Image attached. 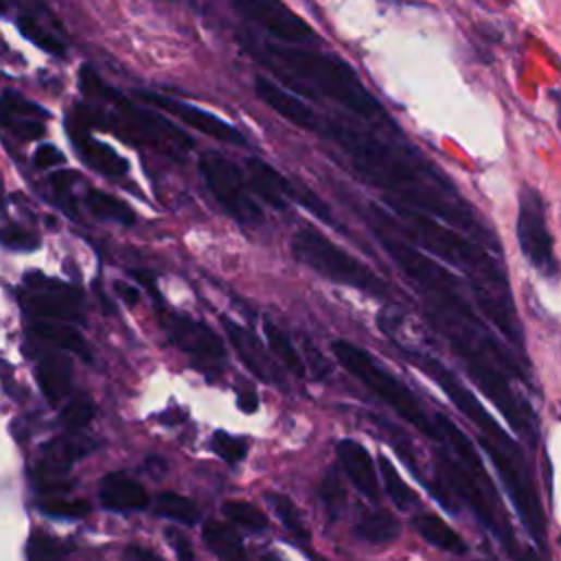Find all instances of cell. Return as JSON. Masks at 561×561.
<instances>
[{
  "label": "cell",
  "instance_id": "obj_1",
  "mask_svg": "<svg viewBox=\"0 0 561 561\" xmlns=\"http://www.w3.org/2000/svg\"><path fill=\"white\" fill-rule=\"evenodd\" d=\"M336 141L353 167L389 196L402 198L408 209L435 216L465 233L478 244L500 251L496 235L485 229L476 214L461 200L454 184L422 158H411L402 149L378 141L373 134L344 127L333 121H316V130Z\"/></svg>",
  "mask_w": 561,
  "mask_h": 561
},
{
  "label": "cell",
  "instance_id": "obj_2",
  "mask_svg": "<svg viewBox=\"0 0 561 561\" xmlns=\"http://www.w3.org/2000/svg\"><path fill=\"white\" fill-rule=\"evenodd\" d=\"M391 207L402 218L404 229L411 237H415L428 251L439 255L443 261L454 264L461 272L469 277L472 290L485 316L500 329L504 338H509V342L522 349L524 342L515 320V312L509 301L511 296L504 270L478 244H472L469 240L456 235V231L439 227V222H435L426 214L400 207L398 203H391Z\"/></svg>",
  "mask_w": 561,
  "mask_h": 561
},
{
  "label": "cell",
  "instance_id": "obj_3",
  "mask_svg": "<svg viewBox=\"0 0 561 561\" xmlns=\"http://www.w3.org/2000/svg\"><path fill=\"white\" fill-rule=\"evenodd\" d=\"M268 56L285 71L298 75L301 80L312 84L320 95L344 106L359 119L391 123L389 114L382 110L378 99L362 86L355 71L340 58L307 51L301 47H268Z\"/></svg>",
  "mask_w": 561,
  "mask_h": 561
},
{
  "label": "cell",
  "instance_id": "obj_4",
  "mask_svg": "<svg viewBox=\"0 0 561 561\" xmlns=\"http://www.w3.org/2000/svg\"><path fill=\"white\" fill-rule=\"evenodd\" d=\"M331 349L338 362L351 373V376L359 380L373 395H378L385 404H389L404 422L415 426L428 439L443 441L437 424H432L426 417L417 398L404 385H400L391 373L385 370L368 353H364L359 346L344 340H336Z\"/></svg>",
  "mask_w": 561,
  "mask_h": 561
},
{
  "label": "cell",
  "instance_id": "obj_5",
  "mask_svg": "<svg viewBox=\"0 0 561 561\" xmlns=\"http://www.w3.org/2000/svg\"><path fill=\"white\" fill-rule=\"evenodd\" d=\"M292 253L301 264H305L307 268L316 270L333 283L351 285L355 290L376 296L389 294L387 283L376 272L314 229H303L294 235Z\"/></svg>",
  "mask_w": 561,
  "mask_h": 561
},
{
  "label": "cell",
  "instance_id": "obj_6",
  "mask_svg": "<svg viewBox=\"0 0 561 561\" xmlns=\"http://www.w3.org/2000/svg\"><path fill=\"white\" fill-rule=\"evenodd\" d=\"M480 446L485 448V452L491 459V463L496 465L502 483L507 485L509 496H511L522 522L526 524L528 533L533 535V539L539 546H546V520L541 513L537 491L520 461L522 459L520 452H513V456H511L509 450H502L498 441H491L487 437H480Z\"/></svg>",
  "mask_w": 561,
  "mask_h": 561
},
{
  "label": "cell",
  "instance_id": "obj_7",
  "mask_svg": "<svg viewBox=\"0 0 561 561\" xmlns=\"http://www.w3.org/2000/svg\"><path fill=\"white\" fill-rule=\"evenodd\" d=\"M200 171L209 184L216 200L242 224H259L264 220L261 209L251 198L242 171L222 154H205L200 158Z\"/></svg>",
  "mask_w": 561,
  "mask_h": 561
},
{
  "label": "cell",
  "instance_id": "obj_8",
  "mask_svg": "<svg viewBox=\"0 0 561 561\" xmlns=\"http://www.w3.org/2000/svg\"><path fill=\"white\" fill-rule=\"evenodd\" d=\"M158 320L180 351L192 355L205 368H220L227 362V346L214 329H209L205 322L167 309L162 301H158Z\"/></svg>",
  "mask_w": 561,
  "mask_h": 561
},
{
  "label": "cell",
  "instance_id": "obj_9",
  "mask_svg": "<svg viewBox=\"0 0 561 561\" xmlns=\"http://www.w3.org/2000/svg\"><path fill=\"white\" fill-rule=\"evenodd\" d=\"M411 355V359L426 373V376L430 380H435L441 391L454 402V406L472 422L476 424L480 430H483V437L491 439V441H498L502 446H511L507 432L493 422V417L485 411V406L474 398V393H469L461 380L454 376V373H450L439 359L426 355V353H417V351H406Z\"/></svg>",
  "mask_w": 561,
  "mask_h": 561
},
{
  "label": "cell",
  "instance_id": "obj_10",
  "mask_svg": "<svg viewBox=\"0 0 561 561\" xmlns=\"http://www.w3.org/2000/svg\"><path fill=\"white\" fill-rule=\"evenodd\" d=\"M517 242L524 257L546 277L557 275V261L552 253V237L546 227L544 200L541 196L526 186L520 198L517 216Z\"/></svg>",
  "mask_w": 561,
  "mask_h": 561
},
{
  "label": "cell",
  "instance_id": "obj_11",
  "mask_svg": "<svg viewBox=\"0 0 561 561\" xmlns=\"http://www.w3.org/2000/svg\"><path fill=\"white\" fill-rule=\"evenodd\" d=\"M229 3L246 21L266 29L281 42L303 45L314 40L312 27L303 19L292 14L281 0H229Z\"/></svg>",
  "mask_w": 561,
  "mask_h": 561
},
{
  "label": "cell",
  "instance_id": "obj_12",
  "mask_svg": "<svg viewBox=\"0 0 561 561\" xmlns=\"http://www.w3.org/2000/svg\"><path fill=\"white\" fill-rule=\"evenodd\" d=\"M27 285L32 288V294L23 296L25 309L45 320H71L80 322V292L62 281L47 279L38 272H32L25 277Z\"/></svg>",
  "mask_w": 561,
  "mask_h": 561
},
{
  "label": "cell",
  "instance_id": "obj_13",
  "mask_svg": "<svg viewBox=\"0 0 561 561\" xmlns=\"http://www.w3.org/2000/svg\"><path fill=\"white\" fill-rule=\"evenodd\" d=\"M138 97L173 117H178L180 121H184L186 125H192L194 130L216 138V141H222V143H233V145H246V138L244 134L229 125L227 121L196 108V106H190V103H182L178 99H171V97H162V95H154V93H138Z\"/></svg>",
  "mask_w": 561,
  "mask_h": 561
},
{
  "label": "cell",
  "instance_id": "obj_14",
  "mask_svg": "<svg viewBox=\"0 0 561 561\" xmlns=\"http://www.w3.org/2000/svg\"><path fill=\"white\" fill-rule=\"evenodd\" d=\"M222 325L229 333V340L233 344V349L237 351L240 359L246 364V368H251L253 376H257L259 380L275 385V387H285V380L279 373L277 364L272 362V357L264 351V344L259 342V338L255 333H251L248 329L240 327L237 322L222 318Z\"/></svg>",
  "mask_w": 561,
  "mask_h": 561
},
{
  "label": "cell",
  "instance_id": "obj_15",
  "mask_svg": "<svg viewBox=\"0 0 561 561\" xmlns=\"http://www.w3.org/2000/svg\"><path fill=\"white\" fill-rule=\"evenodd\" d=\"M338 459L353 483V487L368 500L378 502L380 500V485H378V472L373 465L370 454L364 446H359L353 439H344L338 443Z\"/></svg>",
  "mask_w": 561,
  "mask_h": 561
},
{
  "label": "cell",
  "instance_id": "obj_16",
  "mask_svg": "<svg viewBox=\"0 0 561 561\" xmlns=\"http://www.w3.org/2000/svg\"><path fill=\"white\" fill-rule=\"evenodd\" d=\"M255 88H257L259 99L266 106H270L277 114H281L285 121H290L296 127L309 130V132L316 130V121H318L316 112L309 106H305L298 97L290 95L285 88L277 86L275 82H270L266 77H257Z\"/></svg>",
  "mask_w": 561,
  "mask_h": 561
},
{
  "label": "cell",
  "instance_id": "obj_17",
  "mask_svg": "<svg viewBox=\"0 0 561 561\" xmlns=\"http://www.w3.org/2000/svg\"><path fill=\"white\" fill-rule=\"evenodd\" d=\"M99 496L101 504L110 511H143L149 504L145 487L121 472H114L103 478Z\"/></svg>",
  "mask_w": 561,
  "mask_h": 561
},
{
  "label": "cell",
  "instance_id": "obj_18",
  "mask_svg": "<svg viewBox=\"0 0 561 561\" xmlns=\"http://www.w3.org/2000/svg\"><path fill=\"white\" fill-rule=\"evenodd\" d=\"M246 169H248L251 184L255 186L259 198H264V203H268L277 211H285L290 207L292 182L285 175H281L277 169H272L268 162L259 158H251Z\"/></svg>",
  "mask_w": 561,
  "mask_h": 561
},
{
  "label": "cell",
  "instance_id": "obj_19",
  "mask_svg": "<svg viewBox=\"0 0 561 561\" xmlns=\"http://www.w3.org/2000/svg\"><path fill=\"white\" fill-rule=\"evenodd\" d=\"M38 385L51 404H60L71 391V364L64 357L49 355L38 364Z\"/></svg>",
  "mask_w": 561,
  "mask_h": 561
},
{
  "label": "cell",
  "instance_id": "obj_20",
  "mask_svg": "<svg viewBox=\"0 0 561 561\" xmlns=\"http://www.w3.org/2000/svg\"><path fill=\"white\" fill-rule=\"evenodd\" d=\"M73 138H75V145L80 149V154L84 156V160L95 167L97 171L106 173V175H123L127 171V162L112 149L108 147L106 143H99L95 138H90L88 134H77L73 132Z\"/></svg>",
  "mask_w": 561,
  "mask_h": 561
},
{
  "label": "cell",
  "instance_id": "obj_21",
  "mask_svg": "<svg viewBox=\"0 0 561 561\" xmlns=\"http://www.w3.org/2000/svg\"><path fill=\"white\" fill-rule=\"evenodd\" d=\"M415 528L428 544H432L446 552H452V554L467 552V544L463 541V537L456 530H452L439 515H432V513L417 515Z\"/></svg>",
  "mask_w": 561,
  "mask_h": 561
},
{
  "label": "cell",
  "instance_id": "obj_22",
  "mask_svg": "<svg viewBox=\"0 0 561 561\" xmlns=\"http://www.w3.org/2000/svg\"><path fill=\"white\" fill-rule=\"evenodd\" d=\"M32 333L58 349H64V351H71V353H77L82 355L84 359H90V349L86 344V340L82 338L80 331H75L73 327L69 325H58V322H36L32 327Z\"/></svg>",
  "mask_w": 561,
  "mask_h": 561
},
{
  "label": "cell",
  "instance_id": "obj_23",
  "mask_svg": "<svg viewBox=\"0 0 561 561\" xmlns=\"http://www.w3.org/2000/svg\"><path fill=\"white\" fill-rule=\"evenodd\" d=\"M355 533L359 539H364L368 544H389V541L398 539L400 524L387 511H366L359 517Z\"/></svg>",
  "mask_w": 561,
  "mask_h": 561
},
{
  "label": "cell",
  "instance_id": "obj_24",
  "mask_svg": "<svg viewBox=\"0 0 561 561\" xmlns=\"http://www.w3.org/2000/svg\"><path fill=\"white\" fill-rule=\"evenodd\" d=\"M203 537H205V544L218 557H224V559H244L246 557V550L242 546L240 535L229 524H224L220 520L207 522V526L203 528Z\"/></svg>",
  "mask_w": 561,
  "mask_h": 561
},
{
  "label": "cell",
  "instance_id": "obj_25",
  "mask_svg": "<svg viewBox=\"0 0 561 561\" xmlns=\"http://www.w3.org/2000/svg\"><path fill=\"white\" fill-rule=\"evenodd\" d=\"M84 452H86V450L80 448L75 441H69V439L51 441V443L42 450L40 474H42V476H60V474H64Z\"/></svg>",
  "mask_w": 561,
  "mask_h": 561
},
{
  "label": "cell",
  "instance_id": "obj_26",
  "mask_svg": "<svg viewBox=\"0 0 561 561\" xmlns=\"http://www.w3.org/2000/svg\"><path fill=\"white\" fill-rule=\"evenodd\" d=\"M156 513L171 520V522H178V524H186V526H194L198 524L200 520V511H198V504L194 500H190L186 496H180V493H171V491H162L156 502Z\"/></svg>",
  "mask_w": 561,
  "mask_h": 561
},
{
  "label": "cell",
  "instance_id": "obj_27",
  "mask_svg": "<svg viewBox=\"0 0 561 561\" xmlns=\"http://www.w3.org/2000/svg\"><path fill=\"white\" fill-rule=\"evenodd\" d=\"M86 203H88V209L101 220H110V222H117V224H123V227H134L136 224L134 211L123 200H119V198H114L106 192L93 190L86 196Z\"/></svg>",
  "mask_w": 561,
  "mask_h": 561
},
{
  "label": "cell",
  "instance_id": "obj_28",
  "mask_svg": "<svg viewBox=\"0 0 561 561\" xmlns=\"http://www.w3.org/2000/svg\"><path fill=\"white\" fill-rule=\"evenodd\" d=\"M264 333H266V340H268L270 349H272L275 355L279 357V362H281L290 373H294V376L305 378V362H303L301 353L296 351V346L292 344V340H290L277 325H272L270 320L264 322Z\"/></svg>",
  "mask_w": 561,
  "mask_h": 561
},
{
  "label": "cell",
  "instance_id": "obj_29",
  "mask_svg": "<svg viewBox=\"0 0 561 561\" xmlns=\"http://www.w3.org/2000/svg\"><path fill=\"white\" fill-rule=\"evenodd\" d=\"M380 472L385 478V489L389 498L395 502L398 509H411L417 502V493L404 483V478L398 474L395 465L389 461L387 454L380 456Z\"/></svg>",
  "mask_w": 561,
  "mask_h": 561
},
{
  "label": "cell",
  "instance_id": "obj_30",
  "mask_svg": "<svg viewBox=\"0 0 561 561\" xmlns=\"http://www.w3.org/2000/svg\"><path fill=\"white\" fill-rule=\"evenodd\" d=\"M268 502L272 504L277 517L281 520V524L285 526V530L296 539V541H309V530L296 509V504L283 496V493H270L268 496Z\"/></svg>",
  "mask_w": 561,
  "mask_h": 561
},
{
  "label": "cell",
  "instance_id": "obj_31",
  "mask_svg": "<svg viewBox=\"0 0 561 561\" xmlns=\"http://www.w3.org/2000/svg\"><path fill=\"white\" fill-rule=\"evenodd\" d=\"M224 513L233 524H237L251 533H264L270 524L261 509H257L255 504L244 502V500H229L224 504Z\"/></svg>",
  "mask_w": 561,
  "mask_h": 561
},
{
  "label": "cell",
  "instance_id": "obj_32",
  "mask_svg": "<svg viewBox=\"0 0 561 561\" xmlns=\"http://www.w3.org/2000/svg\"><path fill=\"white\" fill-rule=\"evenodd\" d=\"M318 496H320V500H322V504H325L329 517H331V520H338V517L342 515V511H344V504H346V491H344V487H342L340 476H338L336 469H331V472L322 478V483H320V487H318Z\"/></svg>",
  "mask_w": 561,
  "mask_h": 561
},
{
  "label": "cell",
  "instance_id": "obj_33",
  "mask_svg": "<svg viewBox=\"0 0 561 561\" xmlns=\"http://www.w3.org/2000/svg\"><path fill=\"white\" fill-rule=\"evenodd\" d=\"M19 27H21V32H23V36H25L27 40H32L34 45H38V47L45 49L47 53H53V56H64V53H66V47H64L53 34H49L42 25H38L34 19L21 16V19H19Z\"/></svg>",
  "mask_w": 561,
  "mask_h": 561
},
{
  "label": "cell",
  "instance_id": "obj_34",
  "mask_svg": "<svg viewBox=\"0 0 561 561\" xmlns=\"http://www.w3.org/2000/svg\"><path fill=\"white\" fill-rule=\"evenodd\" d=\"M93 417H95V404L88 398H75L64 406L60 419L66 430L80 432L93 422Z\"/></svg>",
  "mask_w": 561,
  "mask_h": 561
},
{
  "label": "cell",
  "instance_id": "obj_35",
  "mask_svg": "<svg viewBox=\"0 0 561 561\" xmlns=\"http://www.w3.org/2000/svg\"><path fill=\"white\" fill-rule=\"evenodd\" d=\"M211 448H214V452H216L220 459H224V461H227V463H231V465L242 463V461L246 459V452H248V443H246V439H242V437H233V435L222 432V430L214 435V439H211Z\"/></svg>",
  "mask_w": 561,
  "mask_h": 561
},
{
  "label": "cell",
  "instance_id": "obj_36",
  "mask_svg": "<svg viewBox=\"0 0 561 561\" xmlns=\"http://www.w3.org/2000/svg\"><path fill=\"white\" fill-rule=\"evenodd\" d=\"M0 114H12V117H25V119H47V110H42L38 103L27 101L25 97L16 93H8L0 99Z\"/></svg>",
  "mask_w": 561,
  "mask_h": 561
},
{
  "label": "cell",
  "instance_id": "obj_37",
  "mask_svg": "<svg viewBox=\"0 0 561 561\" xmlns=\"http://www.w3.org/2000/svg\"><path fill=\"white\" fill-rule=\"evenodd\" d=\"M0 244L14 248V251H36L38 248V237L19 224H5L0 227Z\"/></svg>",
  "mask_w": 561,
  "mask_h": 561
},
{
  "label": "cell",
  "instance_id": "obj_38",
  "mask_svg": "<svg viewBox=\"0 0 561 561\" xmlns=\"http://www.w3.org/2000/svg\"><path fill=\"white\" fill-rule=\"evenodd\" d=\"M3 125L16 134L23 141H36L45 136V125L38 119H25V117H12V114H0Z\"/></svg>",
  "mask_w": 561,
  "mask_h": 561
},
{
  "label": "cell",
  "instance_id": "obj_39",
  "mask_svg": "<svg viewBox=\"0 0 561 561\" xmlns=\"http://www.w3.org/2000/svg\"><path fill=\"white\" fill-rule=\"evenodd\" d=\"M71 546H64L60 539L49 535H34L29 541V557L32 559H49V557H62L69 554Z\"/></svg>",
  "mask_w": 561,
  "mask_h": 561
},
{
  "label": "cell",
  "instance_id": "obj_40",
  "mask_svg": "<svg viewBox=\"0 0 561 561\" xmlns=\"http://www.w3.org/2000/svg\"><path fill=\"white\" fill-rule=\"evenodd\" d=\"M42 511L56 517H84L90 513V504L84 500H51L42 504Z\"/></svg>",
  "mask_w": 561,
  "mask_h": 561
},
{
  "label": "cell",
  "instance_id": "obj_41",
  "mask_svg": "<svg viewBox=\"0 0 561 561\" xmlns=\"http://www.w3.org/2000/svg\"><path fill=\"white\" fill-rule=\"evenodd\" d=\"M64 162V154L56 147V145H42L38 151H36V164L40 169H51L56 164H62Z\"/></svg>",
  "mask_w": 561,
  "mask_h": 561
},
{
  "label": "cell",
  "instance_id": "obj_42",
  "mask_svg": "<svg viewBox=\"0 0 561 561\" xmlns=\"http://www.w3.org/2000/svg\"><path fill=\"white\" fill-rule=\"evenodd\" d=\"M167 535H169V539H171V546H173L178 559H194V557H196L194 548L190 546V541H186L182 535H178V533H173V530H169Z\"/></svg>",
  "mask_w": 561,
  "mask_h": 561
},
{
  "label": "cell",
  "instance_id": "obj_43",
  "mask_svg": "<svg viewBox=\"0 0 561 561\" xmlns=\"http://www.w3.org/2000/svg\"><path fill=\"white\" fill-rule=\"evenodd\" d=\"M114 290L125 301V305H130V307H134L141 301V292L136 288H132L130 283H125V281H117Z\"/></svg>",
  "mask_w": 561,
  "mask_h": 561
},
{
  "label": "cell",
  "instance_id": "obj_44",
  "mask_svg": "<svg viewBox=\"0 0 561 561\" xmlns=\"http://www.w3.org/2000/svg\"><path fill=\"white\" fill-rule=\"evenodd\" d=\"M237 404H240V408H242L244 413H255V411L259 408V398H257L255 389L246 387V389L240 393V398H237Z\"/></svg>",
  "mask_w": 561,
  "mask_h": 561
},
{
  "label": "cell",
  "instance_id": "obj_45",
  "mask_svg": "<svg viewBox=\"0 0 561 561\" xmlns=\"http://www.w3.org/2000/svg\"><path fill=\"white\" fill-rule=\"evenodd\" d=\"M75 175L77 173H73V171H64V173H56L53 178H51V182H53V186H56V192L62 196V194H69V190H71V184L75 182Z\"/></svg>",
  "mask_w": 561,
  "mask_h": 561
},
{
  "label": "cell",
  "instance_id": "obj_46",
  "mask_svg": "<svg viewBox=\"0 0 561 561\" xmlns=\"http://www.w3.org/2000/svg\"><path fill=\"white\" fill-rule=\"evenodd\" d=\"M132 277L136 279V281H141V285L154 296V301L158 303L160 301V292H156V281H154V277L149 275V272H145V270H134L132 272Z\"/></svg>",
  "mask_w": 561,
  "mask_h": 561
},
{
  "label": "cell",
  "instance_id": "obj_47",
  "mask_svg": "<svg viewBox=\"0 0 561 561\" xmlns=\"http://www.w3.org/2000/svg\"><path fill=\"white\" fill-rule=\"evenodd\" d=\"M125 557H134V559H160L156 552L145 550V548H138V546L127 548V550H125Z\"/></svg>",
  "mask_w": 561,
  "mask_h": 561
},
{
  "label": "cell",
  "instance_id": "obj_48",
  "mask_svg": "<svg viewBox=\"0 0 561 561\" xmlns=\"http://www.w3.org/2000/svg\"><path fill=\"white\" fill-rule=\"evenodd\" d=\"M5 207H8V203H5V184H3V178H0V218L5 216Z\"/></svg>",
  "mask_w": 561,
  "mask_h": 561
},
{
  "label": "cell",
  "instance_id": "obj_49",
  "mask_svg": "<svg viewBox=\"0 0 561 561\" xmlns=\"http://www.w3.org/2000/svg\"><path fill=\"white\" fill-rule=\"evenodd\" d=\"M3 10H5V0H0V14H3Z\"/></svg>",
  "mask_w": 561,
  "mask_h": 561
}]
</instances>
